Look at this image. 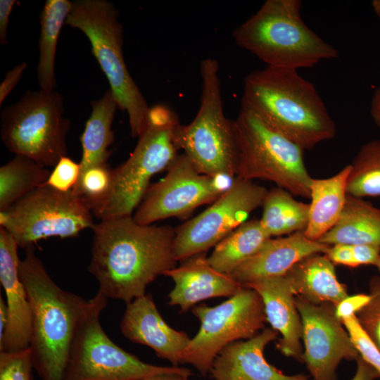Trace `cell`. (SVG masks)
I'll list each match as a JSON object with an SVG mask.
<instances>
[{
    "instance_id": "cell-10",
    "label": "cell",
    "mask_w": 380,
    "mask_h": 380,
    "mask_svg": "<svg viewBox=\"0 0 380 380\" xmlns=\"http://www.w3.org/2000/svg\"><path fill=\"white\" fill-rule=\"evenodd\" d=\"M89 300L71 346L64 380H137L167 372L191 375L186 367L144 362L119 347L106 334L100 322L107 298L99 291Z\"/></svg>"
},
{
    "instance_id": "cell-15",
    "label": "cell",
    "mask_w": 380,
    "mask_h": 380,
    "mask_svg": "<svg viewBox=\"0 0 380 380\" xmlns=\"http://www.w3.org/2000/svg\"><path fill=\"white\" fill-rule=\"evenodd\" d=\"M295 303L303 325V362L312 380H337L336 370L340 362L356 360L360 355L336 316L335 306L315 305L296 296Z\"/></svg>"
},
{
    "instance_id": "cell-35",
    "label": "cell",
    "mask_w": 380,
    "mask_h": 380,
    "mask_svg": "<svg viewBox=\"0 0 380 380\" xmlns=\"http://www.w3.org/2000/svg\"><path fill=\"white\" fill-rule=\"evenodd\" d=\"M80 173V163L67 156L62 157L51 172L45 184L58 191H69L75 186Z\"/></svg>"
},
{
    "instance_id": "cell-23",
    "label": "cell",
    "mask_w": 380,
    "mask_h": 380,
    "mask_svg": "<svg viewBox=\"0 0 380 380\" xmlns=\"http://www.w3.org/2000/svg\"><path fill=\"white\" fill-rule=\"evenodd\" d=\"M350 165L335 175L325 179H312L309 218L305 235L318 241L338 221L347 197V180Z\"/></svg>"
},
{
    "instance_id": "cell-17",
    "label": "cell",
    "mask_w": 380,
    "mask_h": 380,
    "mask_svg": "<svg viewBox=\"0 0 380 380\" xmlns=\"http://www.w3.org/2000/svg\"><path fill=\"white\" fill-rule=\"evenodd\" d=\"M120 331L126 338L148 346L176 367L183 363V353L191 341L186 332L166 324L149 293L126 304Z\"/></svg>"
},
{
    "instance_id": "cell-21",
    "label": "cell",
    "mask_w": 380,
    "mask_h": 380,
    "mask_svg": "<svg viewBox=\"0 0 380 380\" xmlns=\"http://www.w3.org/2000/svg\"><path fill=\"white\" fill-rule=\"evenodd\" d=\"M243 286L255 290L260 296L267 321L280 333L277 348L284 355L303 361L300 343L303 325L295 303V294L285 276L256 280Z\"/></svg>"
},
{
    "instance_id": "cell-16",
    "label": "cell",
    "mask_w": 380,
    "mask_h": 380,
    "mask_svg": "<svg viewBox=\"0 0 380 380\" xmlns=\"http://www.w3.org/2000/svg\"><path fill=\"white\" fill-rule=\"evenodd\" d=\"M18 246L0 227V281L6 294L7 324L0 351L18 352L30 348L32 309L26 288L19 274Z\"/></svg>"
},
{
    "instance_id": "cell-41",
    "label": "cell",
    "mask_w": 380,
    "mask_h": 380,
    "mask_svg": "<svg viewBox=\"0 0 380 380\" xmlns=\"http://www.w3.org/2000/svg\"><path fill=\"white\" fill-rule=\"evenodd\" d=\"M357 370L351 380H375L380 377V374L372 365L361 357L356 360Z\"/></svg>"
},
{
    "instance_id": "cell-36",
    "label": "cell",
    "mask_w": 380,
    "mask_h": 380,
    "mask_svg": "<svg viewBox=\"0 0 380 380\" xmlns=\"http://www.w3.org/2000/svg\"><path fill=\"white\" fill-rule=\"evenodd\" d=\"M370 299L369 294L348 296L335 307V315L340 320L355 316Z\"/></svg>"
},
{
    "instance_id": "cell-25",
    "label": "cell",
    "mask_w": 380,
    "mask_h": 380,
    "mask_svg": "<svg viewBox=\"0 0 380 380\" xmlns=\"http://www.w3.org/2000/svg\"><path fill=\"white\" fill-rule=\"evenodd\" d=\"M91 113L80 137L82 158L80 177L88 169L107 166L110 156L109 146L114 141L111 129L118 103L110 89L103 96L91 102Z\"/></svg>"
},
{
    "instance_id": "cell-26",
    "label": "cell",
    "mask_w": 380,
    "mask_h": 380,
    "mask_svg": "<svg viewBox=\"0 0 380 380\" xmlns=\"http://www.w3.org/2000/svg\"><path fill=\"white\" fill-rule=\"evenodd\" d=\"M68 0H47L40 13L39 59L37 78L40 90L52 92L56 85L55 57L61 28L70 11Z\"/></svg>"
},
{
    "instance_id": "cell-38",
    "label": "cell",
    "mask_w": 380,
    "mask_h": 380,
    "mask_svg": "<svg viewBox=\"0 0 380 380\" xmlns=\"http://www.w3.org/2000/svg\"><path fill=\"white\" fill-rule=\"evenodd\" d=\"M325 255L333 264L343 265L350 267H356L352 248L347 244H334L330 246Z\"/></svg>"
},
{
    "instance_id": "cell-33",
    "label": "cell",
    "mask_w": 380,
    "mask_h": 380,
    "mask_svg": "<svg viewBox=\"0 0 380 380\" xmlns=\"http://www.w3.org/2000/svg\"><path fill=\"white\" fill-rule=\"evenodd\" d=\"M30 348L18 352L0 351V380H33Z\"/></svg>"
},
{
    "instance_id": "cell-46",
    "label": "cell",
    "mask_w": 380,
    "mask_h": 380,
    "mask_svg": "<svg viewBox=\"0 0 380 380\" xmlns=\"http://www.w3.org/2000/svg\"><path fill=\"white\" fill-rule=\"evenodd\" d=\"M376 267H377V269L379 270V272L380 274V260H379V262L377 263V265H376Z\"/></svg>"
},
{
    "instance_id": "cell-14",
    "label": "cell",
    "mask_w": 380,
    "mask_h": 380,
    "mask_svg": "<svg viewBox=\"0 0 380 380\" xmlns=\"http://www.w3.org/2000/svg\"><path fill=\"white\" fill-rule=\"evenodd\" d=\"M235 179L201 174L184 153L179 155L167 175L149 186L132 217L144 225L172 217H185L200 205L214 202Z\"/></svg>"
},
{
    "instance_id": "cell-27",
    "label": "cell",
    "mask_w": 380,
    "mask_h": 380,
    "mask_svg": "<svg viewBox=\"0 0 380 380\" xmlns=\"http://www.w3.org/2000/svg\"><path fill=\"white\" fill-rule=\"evenodd\" d=\"M270 238L260 220L246 221L215 246L208 262L215 270L231 274Z\"/></svg>"
},
{
    "instance_id": "cell-7",
    "label": "cell",
    "mask_w": 380,
    "mask_h": 380,
    "mask_svg": "<svg viewBox=\"0 0 380 380\" xmlns=\"http://www.w3.org/2000/svg\"><path fill=\"white\" fill-rule=\"evenodd\" d=\"M219 72L217 60L201 62L202 91L198 113L189 124L177 126L174 140L200 173L235 179L237 147L232 120L224 113Z\"/></svg>"
},
{
    "instance_id": "cell-9",
    "label": "cell",
    "mask_w": 380,
    "mask_h": 380,
    "mask_svg": "<svg viewBox=\"0 0 380 380\" xmlns=\"http://www.w3.org/2000/svg\"><path fill=\"white\" fill-rule=\"evenodd\" d=\"M64 103L57 91H28L1 113V139L15 155L40 165L53 167L68 156L66 137L70 122L64 117Z\"/></svg>"
},
{
    "instance_id": "cell-24",
    "label": "cell",
    "mask_w": 380,
    "mask_h": 380,
    "mask_svg": "<svg viewBox=\"0 0 380 380\" xmlns=\"http://www.w3.org/2000/svg\"><path fill=\"white\" fill-rule=\"evenodd\" d=\"M318 241L329 246H380V208L362 198L347 194L338 221Z\"/></svg>"
},
{
    "instance_id": "cell-4",
    "label": "cell",
    "mask_w": 380,
    "mask_h": 380,
    "mask_svg": "<svg viewBox=\"0 0 380 380\" xmlns=\"http://www.w3.org/2000/svg\"><path fill=\"white\" fill-rule=\"evenodd\" d=\"M300 0H267L232 32L236 44L267 67L298 70L337 58L338 50L310 29Z\"/></svg>"
},
{
    "instance_id": "cell-2",
    "label": "cell",
    "mask_w": 380,
    "mask_h": 380,
    "mask_svg": "<svg viewBox=\"0 0 380 380\" xmlns=\"http://www.w3.org/2000/svg\"><path fill=\"white\" fill-rule=\"evenodd\" d=\"M25 251L18 270L32 309L33 367L42 380H64L71 346L90 300L57 285L33 246Z\"/></svg>"
},
{
    "instance_id": "cell-12",
    "label": "cell",
    "mask_w": 380,
    "mask_h": 380,
    "mask_svg": "<svg viewBox=\"0 0 380 380\" xmlns=\"http://www.w3.org/2000/svg\"><path fill=\"white\" fill-rule=\"evenodd\" d=\"M192 312L201 326L183 353L182 361L203 376L210 373L215 357L226 346L253 338L264 329L267 321L260 296L245 286L218 305H199Z\"/></svg>"
},
{
    "instance_id": "cell-5",
    "label": "cell",
    "mask_w": 380,
    "mask_h": 380,
    "mask_svg": "<svg viewBox=\"0 0 380 380\" xmlns=\"http://www.w3.org/2000/svg\"><path fill=\"white\" fill-rule=\"evenodd\" d=\"M177 115L167 106L150 108L147 123L129 158L112 169V182L107 196L91 208L100 220L132 216L142 201L151 179L168 169L176 160L174 140Z\"/></svg>"
},
{
    "instance_id": "cell-31",
    "label": "cell",
    "mask_w": 380,
    "mask_h": 380,
    "mask_svg": "<svg viewBox=\"0 0 380 380\" xmlns=\"http://www.w3.org/2000/svg\"><path fill=\"white\" fill-rule=\"evenodd\" d=\"M112 182V169L96 166L86 170L72 189L85 198L91 209L108 194Z\"/></svg>"
},
{
    "instance_id": "cell-3",
    "label": "cell",
    "mask_w": 380,
    "mask_h": 380,
    "mask_svg": "<svg viewBox=\"0 0 380 380\" xmlns=\"http://www.w3.org/2000/svg\"><path fill=\"white\" fill-rule=\"evenodd\" d=\"M241 105L304 151L336 134L316 88L298 70L266 67L251 72L244 80Z\"/></svg>"
},
{
    "instance_id": "cell-20",
    "label": "cell",
    "mask_w": 380,
    "mask_h": 380,
    "mask_svg": "<svg viewBox=\"0 0 380 380\" xmlns=\"http://www.w3.org/2000/svg\"><path fill=\"white\" fill-rule=\"evenodd\" d=\"M175 287L169 293V305L186 312L198 302L217 297H231L244 286L230 274L213 268L205 253L196 255L178 267L166 271Z\"/></svg>"
},
{
    "instance_id": "cell-19",
    "label": "cell",
    "mask_w": 380,
    "mask_h": 380,
    "mask_svg": "<svg viewBox=\"0 0 380 380\" xmlns=\"http://www.w3.org/2000/svg\"><path fill=\"white\" fill-rule=\"evenodd\" d=\"M330 246L309 239L304 232L286 237L270 238L230 275L243 286L265 278L285 276L303 258L314 254H326Z\"/></svg>"
},
{
    "instance_id": "cell-30",
    "label": "cell",
    "mask_w": 380,
    "mask_h": 380,
    "mask_svg": "<svg viewBox=\"0 0 380 380\" xmlns=\"http://www.w3.org/2000/svg\"><path fill=\"white\" fill-rule=\"evenodd\" d=\"M350 166L347 194L358 198L380 196V140L365 144Z\"/></svg>"
},
{
    "instance_id": "cell-45",
    "label": "cell",
    "mask_w": 380,
    "mask_h": 380,
    "mask_svg": "<svg viewBox=\"0 0 380 380\" xmlns=\"http://www.w3.org/2000/svg\"><path fill=\"white\" fill-rule=\"evenodd\" d=\"M373 10L380 20V0H374L372 2Z\"/></svg>"
},
{
    "instance_id": "cell-47",
    "label": "cell",
    "mask_w": 380,
    "mask_h": 380,
    "mask_svg": "<svg viewBox=\"0 0 380 380\" xmlns=\"http://www.w3.org/2000/svg\"><path fill=\"white\" fill-rule=\"evenodd\" d=\"M33 380H34V379H33Z\"/></svg>"
},
{
    "instance_id": "cell-43",
    "label": "cell",
    "mask_w": 380,
    "mask_h": 380,
    "mask_svg": "<svg viewBox=\"0 0 380 380\" xmlns=\"http://www.w3.org/2000/svg\"><path fill=\"white\" fill-rule=\"evenodd\" d=\"M370 114L374 123L380 127V86L378 87L372 98L370 107Z\"/></svg>"
},
{
    "instance_id": "cell-22",
    "label": "cell",
    "mask_w": 380,
    "mask_h": 380,
    "mask_svg": "<svg viewBox=\"0 0 380 380\" xmlns=\"http://www.w3.org/2000/svg\"><path fill=\"white\" fill-rule=\"evenodd\" d=\"M296 296L320 305H336L348 296L346 287L337 279L334 265L324 255L308 256L286 274Z\"/></svg>"
},
{
    "instance_id": "cell-40",
    "label": "cell",
    "mask_w": 380,
    "mask_h": 380,
    "mask_svg": "<svg viewBox=\"0 0 380 380\" xmlns=\"http://www.w3.org/2000/svg\"><path fill=\"white\" fill-rule=\"evenodd\" d=\"M18 1L15 0H1L0 1V43L6 44L7 31L9 23V18L13 6Z\"/></svg>"
},
{
    "instance_id": "cell-6",
    "label": "cell",
    "mask_w": 380,
    "mask_h": 380,
    "mask_svg": "<svg viewBox=\"0 0 380 380\" xmlns=\"http://www.w3.org/2000/svg\"><path fill=\"white\" fill-rule=\"evenodd\" d=\"M71 2L65 24L80 30L89 40L92 54L108 81L118 108L127 113L131 135L139 137L146 125L150 107L124 60L119 11L106 0Z\"/></svg>"
},
{
    "instance_id": "cell-11",
    "label": "cell",
    "mask_w": 380,
    "mask_h": 380,
    "mask_svg": "<svg viewBox=\"0 0 380 380\" xmlns=\"http://www.w3.org/2000/svg\"><path fill=\"white\" fill-rule=\"evenodd\" d=\"M93 216L82 195L44 184L0 212V227L25 249L49 237L76 236L94 227Z\"/></svg>"
},
{
    "instance_id": "cell-29",
    "label": "cell",
    "mask_w": 380,
    "mask_h": 380,
    "mask_svg": "<svg viewBox=\"0 0 380 380\" xmlns=\"http://www.w3.org/2000/svg\"><path fill=\"white\" fill-rule=\"evenodd\" d=\"M50 174L31 158L15 155L0 167V212L44 185Z\"/></svg>"
},
{
    "instance_id": "cell-39",
    "label": "cell",
    "mask_w": 380,
    "mask_h": 380,
    "mask_svg": "<svg viewBox=\"0 0 380 380\" xmlns=\"http://www.w3.org/2000/svg\"><path fill=\"white\" fill-rule=\"evenodd\" d=\"M27 67V63L23 62L18 64L6 72L0 85V106L2 105L7 96L18 83Z\"/></svg>"
},
{
    "instance_id": "cell-28",
    "label": "cell",
    "mask_w": 380,
    "mask_h": 380,
    "mask_svg": "<svg viewBox=\"0 0 380 380\" xmlns=\"http://www.w3.org/2000/svg\"><path fill=\"white\" fill-rule=\"evenodd\" d=\"M260 224L270 236L290 235L304 232L309 218V204L296 200L288 191L273 188L262 203Z\"/></svg>"
},
{
    "instance_id": "cell-32",
    "label": "cell",
    "mask_w": 380,
    "mask_h": 380,
    "mask_svg": "<svg viewBox=\"0 0 380 380\" xmlns=\"http://www.w3.org/2000/svg\"><path fill=\"white\" fill-rule=\"evenodd\" d=\"M369 302L357 314L359 324L380 350V275L369 281Z\"/></svg>"
},
{
    "instance_id": "cell-44",
    "label": "cell",
    "mask_w": 380,
    "mask_h": 380,
    "mask_svg": "<svg viewBox=\"0 0 380 380\" xmlns=\"http://www.w3.org/2000/svg\"><path fill=\"white\" fill-rule=\"evenodd\" d=\"M7 308L2 297L0 298V339L2 338L7 324Z\"/></svg>"
},
{
    "instance_id": "cell-8",
    "label": "cell",
    "mask_w": 380,
    "mask_h": 380,
    "mask_svg": "<svg viewBox=\"0 0 380 380\" xmlns=\"http://www.w3.org/2000/svg\"><path fill=\"white\" fill-rule=\"evenodd\" d=\"M232 125L238 153L236 177L271 181L292 195L310 198L312 177L303 148L243 105Z\"/></svg>"
},
{
    "instance_id": "cell-1",
    "label": "cell",
    "mask_w": 380,
    "mask_h": 380,
    "mask_svg": "<svg viewBox=\"0 0 380 380\" xmlns=\"http://www.w3.org/2000/svg\"><path fill=\"white\" fill-rule=\"evenodd\" d=\"M89 272L107 298L126 304L145 295L147 286L176 267L175 229L140 224L132 216L101 220L91 228Z\"/></svg>"
},
{
    "instance_id": "cell-42",
    "label": "cell",
    "mask_w": 380,
    "mask_h": 380,
    "mask_svg": "<svg viewBox=\"0 0 380 380\" xmlns=\"http://www.w3.org/2000/svg\"><path fill=\"white\" fill-rule=\"evenodd\" d=\"M190 376V374L184 373L167 372L148 376L137 380H191Z\"/></svg>"
},
{
    "instance_id": "cell-34",
    "label": "cell",
    "mask_w": 380,
    "mask_h": 380,
    "mask_svg": "<svg viewBox=\"0 0 380 380\" xmlns=\"http://www.w3.org/2000/svg\"><path fill=\"white\" fill-rule=\"evenodd\" d=\"M360 357L380 374V350L361 327L356 315L341 320Z\"/></svg>"
},
{
    "instance_id": "cell-18",
    "label": "cell",
    "mask_w": 380,
    "mask_h": 380,
    "mask_svg": "<svg viewBox=\"0 0 380 380\" xmlns=\"http://www.w3.org/2000/svg\"><path fill=\"white\" fill-rule=\"evenodd\" d=\"M278 332L265 328L244 341L226 346L215 357L210 374L215 380H308L304 374L286 375L269 364L263 354L265 347Z\"/></svg>"
},
{
    "instance_id": "cell-13",
    "label": "cell",
    "mask_w": 380,
    "mask_h": 380,
    "mask_svg": "<svg viewBox=\"0 0 380 380\" xmlns=\"http://www.w3.org/2000/svg\"><path fill=\"white\" fill-rule=\"evenodd\" d=\"M267 192L252 180L236 177L210 207L175 229L177 261L183 262L215 246L262 205Z\"/></svg>"
},
{
    "instance_id": "cell-37",
    "label": "cell",
    "mask_w": 380,
    "mask_h": 380,
    "mask_svg": "<svg viewBox=\"0 0 380 380\" xmlns=\"http://www.w3.org/2000/svg\"><path fill=\"white\" fill-rule=\"evenodd\" d=\"M357 266L372 265L376 266L380 260V246L373 244L350 245Z\"/></svg>"
}]
</instances>
